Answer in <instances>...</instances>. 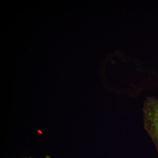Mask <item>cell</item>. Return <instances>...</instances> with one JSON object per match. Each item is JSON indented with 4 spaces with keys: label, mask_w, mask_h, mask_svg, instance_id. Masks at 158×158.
Here are the masks:
<instances>
[{
    "label": "cell",
    "mask_w": 158,
    "mask_h": 158,
    "mask_svg": "<svg viewBox=\"0 0 158 158\" xmlns=\"http://www.w3.org/2000/svg\"><path fill=\"white\" fill-rule=\"evenodd\" d=\"M144 127L158 151V99L148 98L143 107Z\"/></svg>",
    "instance_id": "obj_1"
}]
</instances>
